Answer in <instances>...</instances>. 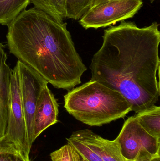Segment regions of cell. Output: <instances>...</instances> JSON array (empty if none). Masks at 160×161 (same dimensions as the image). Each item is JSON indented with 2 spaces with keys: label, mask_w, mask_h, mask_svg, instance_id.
<instances>
[{
  "label": "cell",
  "mask_w": 160,
  "mask_h": 161,
  "mask_svg": "<svg viewBox=\"0 0 160 161\" xmlns=\"http://www.w3.org/2000/svg\"><path fill=\"white\" fill-rule=\"evenodd\" d=\"M132 161H160V155L155 156H140Z\"/></svg>",
  "instance_id": "d6986e66"
},
{
  "label": "cell",
  "mask_w": 160,
  "mask_h": 161,
  "mask_svg": "<svg viewBox=\"0 0 160 161\" xmlns=\"http://www.w3.org/2000/svg\"><path fill=\"white\" fill-rule=\"evenodd\" d=\"M3 140L12 144L27 160L31 147L27 137L26 125L21 97L18 64L12 70L10 83V105L7 128Z\"/></svg>",
  "instance_id": "5b68a950"
},
{
  "label": "cell",
  "mask_w": 160,
  "mask_h": 161,
  "mask_svg": "<svg viewBox=\"0 0 160 161\" xmlns=\"http://www.w3.org/2000/svg\"><path fill=\"white\" fill-rule=\"evenodd\" d=\"M134 117L150 135L160 139V107L156 105L135 113Z\"/></svg>",
  "instance_id": "8fae6325"
},
{
  "label": "cell",
  "mask_w": 160,
  "mask_h": 161,
  "mask_svg": "<svg viewBox=\"0 0 160 161\" xmlns=\"http://www.w3.org/2000/svg\"><path fill=\"white\" fill-rule=\"evenodd\" d=\"M115 1V0H108V1Z\"/></svg>",
  "instance_id": "603a6c76"
},
{
  "label": "cell",
  "mask_w": 160,
  "mask_h": 161,
  "mask_svg": "<svg viewBox=\"0 0 160 161\" xmlns=\"http://www.w3.org/2000/svg\"><path fill=\"white\" fill-rule=\"evenodd\" d=\"M16 151H18L12 144L6 142L3 139L0 141V153Z\"/></svg>",
  "instance_id": "ac0fdd59"
},
{
  "label": "cell",
  "mask_w": 160,
  "mask_h": 161,
  "mask_svg": "<svg viewBox=\"0 0 160 161\" xmlns=\"http://www.w3.org/2000/svg\"><path fill=\"white\" fill-rule=\"evenodd\" d=\"M92 0H66V18L79 20L90 8Z\"/></svg>",
  "instance_id": "5bb4252c"
},
{
  "label": "cell",
  "mask_w": 160,
  "mask_h": 161,
  "mask_svg": "<svg viewBox=\"0 0 160 161\" xmlns=\"http://www.w3.org/2000/svg\"><path fill=\"white\" fill-rule=\"evenodd\" d=\"M159 25L154 22L141 28L122 21L104 30L102 45L92 58L91 80L120 92L135 113L159 97Z\"/></svg>",
  "instance_id": "6da1fadb"
},
{
  "label": "cell",
  "mask_w": 160,
  "mask_h": 161,
  "mask_svg": "<svg viewBox=\"0 0 160 161\" xmlns=\"http://www.w3.org/2000/svg\"><path fill=\"white\" fill-rule=\"evenodd\" d=\"M67 142L73 147L83 158L87 161H104L97 154L88 147L82 141L71 134L67 138Z\"/></svg>",
  "instance_id": "9a60e30c"
},
{
  "label": "cell",
  "mask_w": 160,
  "mask_h": 161,
  "mask_svg": "<svg viewBox=\"0 0 160 161\" xmlns=\"http://www.w3.org/2000/svg\"><path fill=\"white\" fill-rule=\"evenodd\" d=\"M119 150L126 161L140 156L160 155V139L147 133L134 116L129 117L116 139Z\"/></svg>",
  "instance_id": "277c9868"
},
{
  "label": "cell",
  "mask_w": 160,
  "mask_h": 161,
  "mask_svg": "<svg viewBox=\"0 0 160 161\" xmlns=\"http://www.w3.org/2000/svg\"><path fill=\"white\" fill-rule=\"evenodd\" d=\"M83 161H87V160H86L85 159L83 158Z\"/></svg>",
  "instance_id": "7402d4cb"
},
{
  "label": "cell",
  "mask_w": 160,
  "mask_h": 161,
  "mask_svg": "<svg viewBox=\"0 0 160 161\" xmlns=\"http://www.w3.org/2000/svg\"><path fill=\"white\" fill-rule=\"evenodd\" d=\"M51 161H83L78 151L69 143L50 154Z\"/></svg>",
  "instance_id": "2e32d148"
},
{
  "label": "cell",
  "mask_w": 160,
  "mask_h": 161,
  "mask_svg": "<svg viewBox=\"0 0 160 161\" xmlns=\"http://www.w3.org/2000/svg\"><path fill=\"white\" fill-rule=\"evenodd\" d=\"M30 3V0H0V24L8 26Z\"/></svg>",
  "instance_id": "7c38bea8"
},
{
  "label": "cell",
  "mask_w": 160,
  "mask_h": 161,
  "mask_svg": "<svg viewBox=\"0 0 160 161\" xmlns=\"http://www.w3.org/2000/svg\"><path fill=\"white\" fill-rule=\"evenodd\" d=\"M108 1V0H92L91 5H90V8H93L99 5L105 3H107Z\"/></svg>",
  "instance_id": "ffe728a7"
},
{
  "label": "cell",
  "mask_w": 160,
  "mask_h": 161,
  "mask_svg": "<svg viewBox=\"0 0 160 161\" xmlns=\"http://www.w3.org/2000/svg\"><path fill=\"white\" fill-rule=\"evenodd\" d=\"M66 110L76 120L90 126H101L124 118L131 111L119 92L90 80L64 96Z\"/></svg>",
  "instance_id": "3957f363"
},
{
  "label": "cell",
  "mask_w": 160,
  "mask_h": 161,
  "mask_svg": "<svg viewBox=\"0 0 160 161\" xmlns=\"http://www.w3.org/2000/svg\"><path fill=\"white\" fill-rule=\"evenodd\" d=\"M58 105L48 85L42 89L39 97L34 120V140L45 130L58 122Z\"/></svg>",
  "instance_id": "ba28073f"
},
{
  "label": "cell",
  "mask_w": 160,
  "mask_h": 161,
  "mask_svg": "<svg viewBox=\"0 0 160 161\" xmlns=\"http://www.w3.org/2000/svg\"><path fill=\"white\" fill-rule=\"evenodd\" d=\"M7 55L0 42V141L6 132L10 105V83L12 70L7 64Z\"/></svg>",
  "instance_id": "30bf717a"
},
{
  "label": "cell",
  "mask_w": 160,
  "mask_h": 161,
  "mask_svg": "<svg viewBox=\"0 0 160 161\" xmlns=\"http://www.w3.org/2000/svg\"><path fill=\"white\" fill-rule=\"evenodd\" d=\"M72 134L82 141L104 161H126L121 155L116 139L111 141L104 139L87 129L74 131Z\"/></svg>",
  "instance_id": "9c48e42d"
},
{
  "label": "cell",
  "mask_w": 160,
  "mask_h": 161,
  "mask_svg": "<svg viewBox=\"0 0 160 161\" xmlns=\"http://www.w3.org/2000/svg\"></svg>",
  "instance_id": "cb8c5ba5"
},
{
  "label": "cell",
  "mask_w": 160,
  "mask_h": 161,
  "mask_svg": "<svg viewBox=\"0 0 160 161\" xmlns=\"http://www.w3.org/2000/svg\"><path fill=\"white\" fill-rule=\"evenodd\" d=\"M21 97L23 108L29 145L32 147L34 140V120L39 97L48 82L38 74L18 60Z\"/></svg>",
  "instance_id": "52a82bcc"
},
{
  "label": "cell",
  "mask_w": 160,
  "mask_h": 161,
  "mask_svg": "<svg viewBox=\"0 0 160 161\" xmlns=\"http://www.w3.org/2000/svg\"><path fill=\"white\" fill-rule=\"evenodd\" d=\"M66 0H30L34 8L44 11L60 22L65 19Z\"/></svg>",
  "instance_id": "4fadbf2b"
},
{
  "label": "cell",
  "mask_w": 160,
  "mask_h": 161,
  "mask_svg": "<svg viewBox=\"0 0 160 161\" xmlns=\"http://www.w3.org/2000/svg\"><path fill=\"white\" fill-rule=\"evenodd\" d=\"M66 23L35 8L25 10L8 26L10 53L57 89L80 84L87 70L75 49Z\"/></svg>",
  "instance_id": "7a4b0ae2"
},
{
  "label": "cell",
  "mask_w": 160,
  "mask_h": 161,
  "mask_svg": "<svg viewBox=\"0 0 160 161\" xmlns=\"http://www.w3.org/2000/svg\"><path fill=\"white\" fill-rule=\"evenodd\" d=\"M148 1H149V2H150V3H154V2H155L156 0H148Z\"/></svg>",
  "instance_id": "44dd1931"
},
{
  "label": "cell",
  "mask_w": 160,
  "mask_h": 161,
  "mask_svg": "<svg viewBox=\"0 0 160 161\" xmlns=\"http://www.w3.org/2000/svg\"><path fill=\"white\" fill-rule=\"evenodd\" d=\"M0 161H31L27 160L18 151L0 153Z\"/></svg>",
  "instance_id": "e0dca14e"
},
{
  "label": "cell",
  "mask_w": 160,
  "mask_h": 161,
  "mask_svg": "<svg viewBox=\"0 0 160 161\" xmlns=\"http://www.w3.org/2000/svg\"><path fill=\"white\" fill-rule=\"evenodd\" d=\"M142 0H115L90 8L79 23L85 29L110 26L133 18L143 6Z\"/></svg>",
  "instance_id": "8992f818"
}]
</instances>
